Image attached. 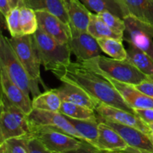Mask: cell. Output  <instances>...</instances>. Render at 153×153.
<instances>
[{
	"label": "cell",
	"mask_w": 153,
	"mask_h": 153,
	"mask_svg": "<svg viewBox=\"0 0 153 153\" xmlns=\"http://www.w3.org/2000/svg\"><path fill=\"white\" fill-rule=\"evenodd\" d=\"M59 112L73 119L97 120V114L95 110L68 102H62Z\"/></svg>",
	"instance_id": "26"
},
{
	"label": "cell",
	"mask_w": 153,
	"mask_h": 153,
	"mask_svg": "<svg viewBox=\"0 0 153 153\" xmlns=\"http://www.w3.org/2000/svg\"><path fill=\"white\" fill-rule=\"evenodd\" d=\"M95 111L99 116L104 119L134 127L148 135L152 131L149 128V125L145 123L135 114L112 107L103 103H100Z\"/></svg>",
	"instance_id": "12"
},
{
	"label": "cell",
	"mask_w": 153,
	"mask_h": 153,
	"mask_svg": "<svg viewBox=\"0 0 153 153\" xmlns=\"http://www.w3.org/2000/svg\"><path fill=\"white\" fill-rule=\"evenodd\" d=\"M97 119L99 122L104 123L115 130L125 140L128 146L144 152L153 153L152 143L148 134H145L144 132L134 127L104 119L98 114H97Z\"/></svg>",
	"instance_id": "11"
},
{
	"label": "cell",
	"mask_w": 153,
	"mask_h": 153,
	"mask_svg": "<svg viewBox=\"0 0 153 153\" xmlns=\"http://www.w3.org/2000/svg\"><path fill=\"white\" fill-rule=\"evenodd\" d=\"M102 76H105L114 85L126 102L133 109L153 108V98L139 91L134 85L119 82L105 75Z\"/></svg>",
	"instance_id": "15"
},
{
	"label": "cell",
	"mask_w": 153,
	"mask_h": 153,
	"mask_svg": "<svg viewBox=\"0 0 153 153\" xmlns=\"http://www.w3.org/2000/svg\"><path fill=\"white\" fill-rule=\"evenodd\" d=\"M0 67L6 72L10 80L21 88L27 95L35 98L40 93L38 83L30 78L25 69L15 54L8 37L0 36Z\"/></svg>",
	"instance_id": "3"
},
{
	"label": "cell",
	"mask_w": 153,
	"mask_h": 153,
	"mask_svg": "<svg viewBox=\"0 0 153 153\" xmlns=\"http://www.w3.org/2000/svg\"><path fill=\"white\" fill-rule=\"evenodd\" d=\"M81 1L93 13L110 12L122 19L129 15L122 0H81Z\"/></svg>",
	"instance_id": "19"
},
{
	"label": "cell",
	"mask_w": 153,
	"mask_h": 153,
	"mask_svg": "<svg viewBox=\"0 0 153 153\" xmlns=\"http://www.w3.org/2000/svg\"><path fill=\"white\" fill-rule=\"evenodd\" d=\"M0 104V143L13 137L31 135L28 115L13 105L2 92Z\"/></svg>",
	"instance_id": "5"
},
{
	"label": "cell",
	"mask_w": 153,
	"mask_h": 153,
	"mask_svg": "<svg viewBox=\"0 0 153 153\" xmlns=\"http://www.w3.org/2000/svg\"><path fill=\"white\" fill-rule=\"evenodd\" d=\"M25 6L35 11H47L70 25V19L64 7L63 0H24Z\"/></svg>",
	"instance_id": "20"
},
{
	"label": "cell",
	"mask_w": 153,
	"mask_h": 153,
	"mask_svg": "<svg viewBox=\"0 0 153 153\" xmlns=\"http://www.w3.org/2000/svg\"><path fill=\"white\" fill-rule=\"evenodd\" d=\"M29 136L8 139L1 144L4 146L5 153H29L28 146Z\"/></svg>",
	"instance_id": "30"
},
{
	"label": "cell",
	"mask_w": 153,
	"mask_h": 153,
	"mask_svg": "<svg viewBox=\"0 0 153 153\" xmlns=\"http://www.w3.org/2000/svg\"><path fill=\"white\" fill-rule=\"evenodd\" d=\"M149 128H150L151 129H152V131H153V123H151V124H149Z\"/></svg>",
	"instance_id": "41"
},
{
	"label": "cell",
	"mask_w": 153,
	"mask_h": 153,
	"mask_svg": "<svg viewBox=\"0 0 153 153\" xmlns=\"http://www.w3.org/2000/svg\"><path fill=\"white\" fill-rule=\"evenodd\" d=\"M35 12L39 28L60 43H69L71 37V29L69 24L47 11Z\"/></svg>",
	"instance_id": "13"
},
{
	"label": "cell",
	"mask_w": 153,
	"mask_h": 153,
	"mask_svg": "<svg viewBox=\"0 0 153 153\" xmlns=\"http://www.w3.org/2000/svg\"><path fill=\"white\" fill-rule=\"evenodd\" d=\"M31 135L37 137L46 149L56 153H65L76 149L83 142L52 126H31Z\"/></svg>",
	"instance_id": "7"
},
{
	"label": "cell",
	"mask_w": 153,
	"mask_h": 153,
	"mask_svg": "<svg viewBox=\"0 0 153 153\" xmlns=\"http://www.w3.org/2000/svg\"><path fill=\"white\" fill-rule=\"evenodd\" d=\"M129 15L153 25V0H122Z\"/></svg>",
	"instance_id": "22"
},
{
	"label": "cell",
	"mask_w": 153,
	"mask_h": 153,
	"mask_svg": "<svg viewBox=\"0 0 153 153\" xmlns=\"http://www.w3.org/2000/svg\"><path fill=\"white\" fill-rule=\"evenodd\" d=\"M54 91L58 94L62 102L74 103L96 110L99 103L79 86L69 82H62V85Z\"/></svg>",
	"instance_id": "16"
},
{
	"label": "cell",
	"mask_w": 153,
	"mask_h": 153,
	"mask_svg": "<svg viewBox=\"0 0 153 153\" xmlns=\"http://www.w3.org/2000/svg\"><path fill=\"white\" fill-rule=\"evenodd\" d=\"M149 139H150L151 142H152V146H153V131H152V132L149 134Z\"/></svg>",
	"instance_id": "39"
},
{
	"label": "cell",
	"mask_w": 153,
	"mask_h": 153,
	"mask_svg": "<svg viewBox=\"0 0 153 153\" xmlns=\"http://www.w3.org/2000/svg\"><path fill=\"white\" fill-rule=\"evenodd\" d=\"M20 27L23 35L34 34L38 29V20L35 10L24 6L20 8Z\"/></svg>",
	"instance_id": "28"
},
{
	"label": "cell",
	"mask_w": 153,
	"mask_h": 153,
	"mask_svg": "<svg viewBox=\"0 0 153 153\" xmlns=\"http://www.w3.org/2000/svg\"><path fill=\"white\" fill-rule=\"evenodd\" d=\"M0 82L1 92L13 105L20 108L27 115L33 110L32 101L19 87L10 80L6 72L0 67Z\"/></svg>",
	"instance_id": "14"
},
{
	"label": "cell",
	"mask_w": 153,
	"mask_h": 153,
	"mask_svg": "<svg viewBox=\"0 0 153 153\" xmlns=\"http://www.w3.org/2000/svg\"><path fill=\"white\" fill-rule=\"evenodd\" d=\"M82 63L100 74L129 85H137L146 76L127 59L117 60L99 55Z\"/></svg>",
	"instance_id": "4"
},
{
	"label": "cell",
	"mask_w": 153,
	"mask_h": 153,
	"mask_svg": "<svg viewBox=\"0 0 153 153\" xmlns=\"http://www.w3.org/2000/svg\"><path fill=\"white\" fill-rule=\"evenodd\" d=\"M62 100L54 89L41 93L32 100L33 109L59 112Z\"/></svg>",
	"instance_id": "25"
},
{
	"label": "cell",
	"mask_w": 153,
	"mask_h": 153,
	"mask_svg": "<svg viewBox=\"0 0 153 153\" xmlns=\"http://www.w3.org/2000/svg\"><path fill=\"white\" fill-rule=\"evenodd\" d=\"M105 153H120L118 152H109V151H105Z\"/></svg>",
	"instance_id": "42"
},
{
	"label": "cell",
	"mask_w": 153,
	"mask_h": 153,
	"mask_svg": "<svg viewBox=\"0 0 153 153\" xmlns=\"http://www.w3.org/2000/svg\"><path fill=\"white\" fill-rule=\"evenodd\" d=\"M65 153H105V151L99 149L86 141H83L81 146L76 149L66 152Z\"/></svg>",
	"instance_id": "34"
},
{
	"label": "cell",
	"mask_w": 153,
	"mask_h": 153,
	"mask_svg": "<svg viewBox=\"0 0 153 153\" xmlns=\"http://www.w3.org/2000/svg\"><path fill=\"white\" fill-rule=\"evenodd\" d=\"M71 37L70 44L72 54L76 56L77 61L83 62L101 55L102 52L97 40L88 31L78 30L70 26Z\"/></svg>",
	"instance_id": "9"
},
{
	"label": "cell",
	"mask_w": 153,
	"mask_h": 153,
	"mask_svg": "<svg viewBox=\"0 0 153 153\" xmlns=\"http://www.w3.org/2000/svg\"><path fill=\"white\" fill-rule=\"evenodd\" d=\"M97 14L99 17L113 31L119 34H124V31L126 30V24L123 19L110 12H102Z\"/></svg>",
	"instance_id": "31"
},
{
	"label": "cell",
	"mask_w": 153,
	"mask_h": 153,
	"mask_svg": "<svg viewBox=\"0 0 153 153\" xmlns=\"http://www.w3.org/2000/svg\"><path fill=\"white\" fill-rule=\"evenodd\" d=\"M134 86L143 94L153 98V75H146L143 81Z\"/></svg>",
	"instance_id": "32"
},
{
	"label": "cell",
	"mask_w": 153,
	"mask_h": 153,
	"mask_svg": "<svg viewBox=\"0 0 153 153\" xmlns=\"http://www.w3.org/2000/svg\"><path fill=\"white\" fill-rule=\"evenodd\" d=\"M28 117L31 126L56 127L79 140L85 141L66 117L60 112L33 109Z\"/></svg>",
	"instance_id": "10"
},
{
	"label": "cell",
	"mask_w": 153,
	"mask_h": 153,
	"mask_svg": "<svg viewBox=\"0 0 153 153\" xmlns=\"http://www.w3.org/2000/svg\"><path fill=\"white\" fill-rule=\"evenodd\" d=\"M10 5L11 8H15V7H21L25 6V1L24 0H8Z\"/></svg>",
	"instance_id": "37"
},
{
	"label": "cell",
	"mask_w": 153,
	"mask_h": 153,
	"mask_svg": "<svg viewBox=\"0 0 153 153\" xmlns=\"http://www.w3.org/2000/svg\"><path fill=\"white\" fill-rule=\"evenodd\" d=\"M1 153H5V151H4V148L3 144H1Z\"/></svg>",
	"instance_id": "40"
},
{
	"label": "cell",
	"mask_w": 153,
	"mask_h": 153,
	"mask_svg": "<svg viewBox=\"0 0 153 153\" xmlns=\"http://www.w3.org/2000/svg\"><path fill=\"white\" fill-rule=\"evenodd\" d=\"M28 146L29 153H56L46 149L40 140L33 135L28 137Z\"/></svg>",
	"instance_id": "33"
},
{
	"label": "cell",
	"mask_w": 153,
	"mask_h": 153,
	"mask_svg": "<svg viewBox=\"0 0 153 153\" xmlns=\"http://www.w3.org/2000/svg\"><path fill=\"white\" fill-rule=\"evenodd\" d=\"M126 59L146 75H153V60L146 52L131 43H128Z\"/></svg>",
	"instance_id": "23"
},
{
	"label": "cell",
	"mask_w": 153,
	"mask_h": 153,
	"mask_svg": "<svg viewBox=\"0 0 153 153\" xmlns=\"http://www.w3.org/2000/svg\"><path fill=\"white\" fill-rule=\"evenodd\" d=\"M70 25L81 31H88L91 13L81 0H63Z\"/></svg>",
	"instance_id": "17"
},
{
	"label": "cell",
	"mask_w": 153,
	"mask_h": 153,
	"mask_svg": "<svg viewBox=\"0 0 153 153\" xmlns=\"http://www.w3.org/2000/svg\"><path fill=\"white\" fill-rule=\"evenodd\" d=\"M41 64L55 76L62 73L71 63V49L69 43L58 42L38 28L34 34Z\"/></svg>",
	"instance_id": "2"
},
{
	"label": "cell",
	"mask_w": 153,
	"mask_h": 153,
	"mask_svg": "<svg viewBox=\"0 0 153 153\" xmlns=\"http://www.w3.org/2000/svg\"><path fill=\"white\" fill-rule=\"evenodd\" d=\"M102 51L114 59L125 60L127 51L123 44V40L114 38L97 39Z\"/></svg>",
	"instance_id": "27"
},
{
	"label": "cell",
	"mask_w": 153,
	"mask_h": 153,
	"mask_svg": "<svg viewBox=\"0 0 153 153\" xmlns=\"http://www.w3.org/2000/svg\"><path fill=\"white\" fill-rule=\"evenodd\" d=\"M8 40L15 54L30 78L37 83L41 82V61L34 35L28 34L16 37H11Z\"/></svg>",
	"instance_id": "6"
},
{
	"label": "cell",
	"mask_w": 153,
	"mask_h": 153,
	"mask_svg": "<svg viewBox=\"0 0 153 153\" xmlns=\"http://www.w3.org/2000/svg\"><path fill=\"white\" fill-rule=\"evenodd\" d=\"M118 152H120V153H149L147 152H144V151L139 150V149H135V148L131 147V146H128V147L126 148L125 149L119 151Z\"/></svg>",
	"instance_id": "38"
},
{
	"label": "cell",
	"mask_w": 153,
	"mask_h": 153,
	"mask_svg": "<svg viewBox=\"0 0 153 153\" xmlns=\"http://www.w3.org/2000/svg\"><path fill=\"white\" fill-rule=\"evenodd\" d=\"M123 20L126 24L123 40L146 52L153 60V25L131 15Z\"/></svg>",
	"instance_id": "8"
},
{
	"label": "cell",
	"mask_w": 153,
	"mask_h": 153,
	"mask_svg": "<svg viewBox=\"0 0 153 153\" xmlns=\"http://www.w3.org/2000/svg\"><path fill=\"white\" fill-rule=\"evenodd\" d=\"M66 117V116H65ZM85 140L97 147L99 137V122L97 120H77L66 117Z\"/></svg>",
	"instance_id": "21"
},
{
	"label": "cell",
	"mask_w": 153,
	"mask_h": 153,
	"mask_svg": "<svg viewBox=\"0 0 153 153\" xmlns=\"http://www.w3.org/2000/svg\"><path fill=\"white\" fill-rule=\"evenodd\" d=\"M88 32L94 38H114L123 40V34L115 32L110 27L108 26L95 13H91L89 25L88 27Z\"/></svg>",
	"instance_id": "24"
},
{
	"label": "cell",
	"mask_w": 153,
	"mask_h": 153,
	"mask_svg": "<svg viewBox=\"0 0 153 153\" xmlns=\"http://www.w3.org/2000/svg\"><path fill=\"white\" fill-rule=\"evenodd\" d=\"M6 25L10 32V36L13 37L23 35L20 27V8H12L10 11L4 17Z\"/></svg>",
	"instance_id": "29"
},
{
	"label": "cell",
	"mask_w": 153,
	"mask_h": 153,
	"mask_svg": "<svg viewBox=\"0 0 153 153\" xmlns=\"http://www.w3.org/2000/svg\"><path fill=\"white\" fill-rule=\"evenodd\" d=\"M61 82L79 86L100 103L134 114L114 85L105 76L90 69L82 62H72L64 71L56 75Z\"/></svg>",
	"instance_id": "1"
},
{
	"label": "cell",
	"mask_w": 153,
	"mask_h": 153,
	"mask_svg": "<svg viewBox=\"0 0 153 153\" xmlns=\"http://www.w3.org/2000/svg\"><path fill=\"white\" fill-rule=\"evenodd\" d=\"M11 9L8 0H0V11L4 17L7 16Z\"/></svg>",
	"instance_id": "36"
},
{
	"label": "cell",
	"mask_w": 153,
	"mask_h": 153,
	"mask_svg": "<svg viewBox=\"0 0 153 153\" xmlns=\"http://www.w3.org/2000/svg\"><path fill=\"white\" fill-rule=\"evenodd\" d=\"M128 144L115 130L107 124L100 122L97 147L102 151L119 152L128 147Z\"/></svg>",
	"instance_id": "18"
},
{
	"label": "cell",
	"mask_w": 153,
	"mask_h": 153,
	"mask_svg": "<svg viewBox=\"0 0 153 153\" xmlns=\"http://www.w3.org/2000/svg\"><path fill=\"white\" fill-rule=\"evenodd\" d=\"M134 114L147 125L153 123V108H136Z\"/></svg>",
	"instance_id": "35"
}]
</instances>
